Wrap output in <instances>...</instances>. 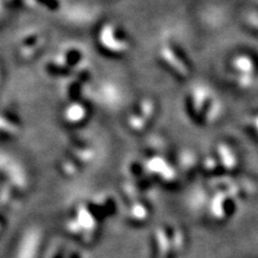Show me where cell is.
I'll use <instances>...</instances> for the list:
<instances>
[]
</instances>
